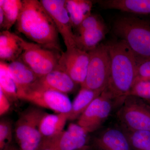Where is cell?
<instances>
[{"instance_id":"44dd1931","label":"cell","mask_w":150,"mask_h":150,"mask_svg":"<svg viewBox=\"0 0 150 150\" xmlns=\"http://www.w3.org/2000/svg\"><path fill=\"white\" fill-rule=\"evenodd\" d=\"M22 1L1 0L0 8L4 14V21L1 28L9 30L16 23L22 8Z\"/></svg>"},{"instance_id":"277c9868","label":"cell","mask_w":150,"mask_h":150,"mask_svg":"<svg viewBox=\"0 0 150 150\" xmlns=\"http://www.w3.org/2000/svg\"><path fill=\"white\" fill-rule=\"evenodd\" d=\"M41 109L31 107L25 110L15 124V137L20 150H38L43 142L39 126L46 114Z\"/></svg>"},{"instance_id":"d6a6232c","label":"cell","mask_w":150,"mask_h":150,"mask_svg":"<svg viewBox=\"0 0 150 150\" xmlns=\"http://www.w3.org/2000/svg\"><path fill=\"white\" fill-rule=\"evenodd\" d=\"M5 150H20L13 145L11 144Z\"/></svg>"},{"instance_id":"7a4b0ae2","label":"cell","mask_w":150,"mask_h":150,"mask_svg":"<svg viewBox=\"0 0 150 150\" xmlns=\"http://www.w3.org/2000/svg\"><path fill=\"white\" fill-rule=\"evenodd\" d=\"M16 29L33 43L44 48L62 51L59 33L51 16L37 0H23Z\"/></svg>"},{"instance_id":"ffe728a7","label":"cell","mask_w":150,"mask_h":150,"mask_svg":"<svg viewBox=\"0 0 150 150\" xmlns=\"http://www.w3.org/2000/svg\"><path fill=\"white\" fill-rule=\"evenodd\" d=\"M103 92L81 87L77 95L72 103L71 110L69 114V120L78 119L93 101Z\"/></svg>"},{"instance_id":"8992f818","label":"cell","mask_w":150,"mask_h":150,"mask_svg":"<svg viewBox=\"0 0 150 150\" xmlns=\"http://www.w3.org/2000/svg\"><path fill=\"white\" fill-rule=\"evenodd\" d=\"M88 53L87 74L81 87L103 92L107 87L110 73V56L107 44L100 43Z\"/></svg>"},{"instance_id":"ac0fdd59","label":"cell","mask_w":150,"mask_h":150,"mask_svg":"<svg viewBox=\"0 0 150 150\" xmlns=\"http://www.w3.org/2000/svg\"><path fill=\"white\" fill-rule=\"evenodd\" d=\"M107 27L88 30L75 34L76 47L82 51L88 52L100 44L107 33Z\"/></svg>"},{"instance_id":"83f0119b","label":"cell","mask_w":150,"mask_h":150,"mask_svg":"<svg viewBox=\"0 0 150 150\" xmlns=\"http://www.w3.org/2000/svg\"><path fill=\"white\" fill-rule=\"evenodd\" d=\"M129 95L134 96L143 100L150 101V81L137 82Z\"/></svg>"},{"instance_id":"4fadbf2b","label":"cell","mask_w":150,"mask_h":150,"mask_svg":"<svg viewBox=\"0 0 150 150\" xmlns=\"http://www.w3.org/2000/svg\"><path fill=\"white\" fill-rule=\"evenodd\" d=\"M77 85L67 73L57 69L45 76L38 78L36 81L25 91H54L67 95L74 91Z\"/></svg>"},{"instance_id":"3957f363","label":"cell","mask_w":150,"mask_h":150,"mask_svg":"<svg viewBox=\"0 0 150 150\" xmlns=\"http://www.w3.org/2000/svg\"><path fill=\"white\" fill-rule=\"evenodd\" d=\"M112 28L135 55L150 59V22L135 17H121L115 20Z\"/></svg>"},{"instance_id":"52a82bcc","label":"cell","mask_w":150,"mask_h":150,"mask_svg":"<svg viewBox=\"0 0 150 150\" xmlns=\"http://www.w3.org/2000/svg\"><path fill=\"white\" fill-rule=\"evenodd\" d=\"M117 114L122 127L133 131H150V105L139 98L126 96Z\"/></svg>"},{"instance_id":"836d02e7","label":"cell","mask_w":150,"mask_h":150,"mask_svg":"<svg viewBox=\"0 0 150 150\" xmlns=\"http://www.w3.org/2000/svg\"><path fill=\"white\" fill-rule=\"evenodd\" d=\"M79 150H94L91 146H90L87 147L83 148V149H81Z\"/></svg>"},{"instance_id":"7402d4cb","label":"cell","mask_w":150,"mask_h":150,"mask_svg":"<svg viewBox=\"0 0 150 150\" xmlns=\"http://www.w3.org/2000/svg\"><path fill=\"white\" fill-rule=\"evenodd\" d=\"M0 90L8 98L10 102L19 99L16 84L8 69V64L0 62Z\"/></svg>"},{"instance_id":"cb8c5ba5","label":"cell","mask_w":150,"mask_h":150,"mask_svg":"<svg viewBox=\"0 0 150 150\" xmlns=\"http://www.w3.org/2000/svg\"><path fill=\"white\" fill-rule=\"evenodd\" d=\"M19 36V40L16 43L4 47L0 48L1 61L12 62L19 58L22 53V47L21 44Z\"/></svg>"},{"instance_id":"30bf717a","label":"cell","mask_w":150,"mask_h":150,"mask_svg":"<svg viewBox=\"0 0 150 150\" xmlns=\"http://www.w3.org/2000/svg\"><path fill=\"white\" fill-rule=\"evenodd\" d=\"M19 99L31 102L39 107L56 113L69 114L72 103L67 94L54 91H28L18 96Z\"/></svg>"},{"instance_id":"6da1fadb","label":"cell","mask_w":150,"mask_h":150,"mask_svg":"<svg viewBox=\"0 0 150 150\" xmlns=\"http://www.w3.org/2000/svg\"><path fill=\"white\" fill-rule=\"evenodd\" d=\"M110 59V76L105 90L116 104L121 105L136 83V56L123 40L107 44Z\"/></svg>"},{"instance_id":"8fae6325","label":"cell","mask_w":150,"mask_h":150,"mask_svg":"<svg viewBox=\"0 0 150 150\" xmlns=\"http://www.w3.org/2000/svg\"><path fill=\"white\" fill-rule=\"evenodd\" d=\"M89 62L88 52L74 47L62 52L58 69L67 73L76 83L81 86L86 77Z\"/></svg>"},{"instance_id":"4dcf8cb0","label":"cell","mask_w":150,"mask_h":150,"mask_svg":"<svg viewBox=\"0 0 150 150\" xmlns=\"http://www.w3.org/2000/svg\"><path fill=\"white\" fill-rule=\"evenodd\" d=\"M38 150H58L54 145L47 141H43Z\"/></svg>"},{"instance_id":"9c48e42d","label":"cell","mask_w":150,"mask_h":150,"mask_svg":"<svg viewBox=\"0 0 150 150\" xmlns=\"http://www.w3.org/2000/svg\"><path fill=\"white\" fill-rule=\"evenodd\" d=\"M40 1L54 21L67 49L76 47L75 34L66 8V0H40Z\"/></svg>"},{"instance_id":"484cf974","label":"cell","mask_w":150,"mask_h":150,"mask_svg":"<svg viewBox=\"0 0 150 150\" xmlns=\"http://www.w3.org/2000/svg\"><path fill=\"white\" fill-rule=\"evenodd\" d=\"M136 56L137 63V81H150V59Z\"/></svg>"},{"instance_id":"4316f807","label":"cell","mask_w":150,"mask_h":150,"mask_svg":"<svg viewBox=\"0 0 150 150\" xmlns=\"http://www.w3.org/2000/svg\"><path fill=\"white\" fill-rule=\"evenodd\" d=\"M104 22L98 15L91 14L87 17L77 28V34L88 30L106 27Z\"/></svg>"},{"instance_id":"d4e9b609","label":"cell","mask_w":150,"mask_h":150,"mask_svg":"<svg viewBox=\"0 0 150 150\" xmlns=\"http://www.w3.org/2000/svg\"><path fill=\"white\" fill-rule=\"evenodd\" d=\"M12 140L11 123L7 119H1L0 121V150H5L11 144Z\"/></svg>"},{"instance_id":"1f68e13d","label":"cell","mask_w":150,"mask_h":150,"mask_svg":"<svg viewBox=\"0 0 150 150\" xmlns=\"http://www.w3.org/2000/svg\"><path fill=\"white\" fill-rule=\"evenodd\" d=\"M4 21V14L2 9L0 8V27H1Z\"/></svg>"},{"instance_id":"ba28073f","label":"cell","mask_w":150,"mask_h":150,"mask_svg":"<svg viewBox=\"0 0 150 150\" xmlns=\"http://www.w3.org/2000/svg\"><path fill=\"white\" fill-rule=\"evenodd\" d=\"M113 101L105 90L79 117L77 123L89 134L96 131L109 117Z\"/></svg>"},{"instance_id":"5bb4252c","label":"cell","mask_w":150,"mask_h":150,"mask_svg":"<svg viewBox=\"0 0 150 150\" xmlns=\"http://www.w3.org/2000/svg\"><path fill=\"white\" fill-rule=\"evenodd\" d=\"M91 146L95 150H132L121 128L105 129L93 138Z\"/></svg>"},{"instance_id":"2e32d148","label":"cell","mask_w":150,"mask_h":150,"mask_svg":"<svg viewBox=\"0 0 150 150\" xmlns=\"http://www.w3.org/2000/svg\"><path fill=\"white\" fill-rule=\"evenodd\" d=\"M68 120L69 114L67 113H46L41 119L39 126L43 141L52 139L59 136L64 131Z\"/></svg>"},{"instance_id":"9a60e30c","label":"cell","mask_w":150,"mask_h":150,"mask_svg":"<svg viewBox=\"0 0 150 150\" xmlns=\"http://www.w3.org/2000/svg\"><path fill=\"white\" fill-rule=\"evenodd\" d=\"M8 69L16 84L18 97L19 95L26 91L39 78L20 58L8 64Z\"/></svg>"},{"instance_id":"7c38bea8","label":"cell","mask_w":150,"mask_h":150,"mask_svg":"<svg viewBox=\"0 0 150 150\" xmlns=\"http://www.w3.org/2000/svg\"><path fill=\"white\" fill-rule=\"evenodd\" d=\"M89 133L77 123H71L56 138L46 140L58 150H79L91 146Z\"/></svg>"},{"instance_id":"e0dca14e","label":"cell","mask_w":150,"mask_h":150,"mask_svg":"<svg viewBox=\"0 0 150 150\" xmlns=\"http://www.w3.org/2000/svg\"><path fill=\"white\" fill-rule=\"evenodd\" d=\"M98 4L105 9L130 13L150 15V0H101Z\"/></svg>"},{"instance_id":"e575fe53","label":"cell","mask_w":150,"mask_h":150,"mask_svg":"<svg viewBox=\"0 0 150 150\" xmlns=\"http://www.w3.org/2000/svg\"><path fill=\"white\" fill-rule=\"evenodd\" d=\"M94 150H95L94 149Z\"/></svg>"},{"instance_id":"d6986e66","label":"cell","mask_w":150,"mask_h":150,"mask_svg":"<svg viewBox=\"0 0 150 150\" xmlns=\"http://www.w3.org/2000/svg\"><path fill=\"white\" fill-rule=\"evenodd\" d=\"M92 2L88 0H66V7L73 28L76 29L91 14Z\"/></svg>"},{"instance_id":"603a6c76","label":"cell","mask_w":150,"mask_h":150,"mask_svg":"<svg viewBox=\"0 0 150 150\" xmlns=\"http://www.w3.org/2000/svg\"><path fill=\"white\" fill-rule=\"evenodd\" d=\"M132 150H150V131H133L121 126Z\"/></svg>"},{"instance_id":"f546056e","label":"cell","mask_w":150,"mask_h":150,"mask_svg":"<svg viewBox=\"0 0 150 150\" xmlns=\"http://www.w3.org/2000/svg\"><path fill=\"white\" fill-rule=\"evenodd\" d=\"M10 101L3 91L0 90V115H4L10 108Z\"/></svg>"},{"instance_id":"f1b7e54d","label":"cell","mask_w":150,"mask_h":150,"mask_svg":"<svg viewBox=\"0 0 150 150\" xmlns=\"http://www.w3.org/2000/svg\"><path fill=\"white\" fill-rule=\"evenodd\" d=\"M18 40V35L9 30H3L0 33V48L7 47Z\"/></svg>"},{"instance_id":"5b68a950","label":"cell","mask_w":150,"mask_h":150,"mask_svg":"<svg viewBox=\"0 0 150 150\" xmlns=\"http://www.w3.org/2000/svg\"><path fill=\"white\" fill-rule=\"evenodd\" d=\"M19 39L23 50L20 59L38 77L58 69L61 55L60 52L44 48L33 42H28L20 37Z\"/></svg>"}]
</instances>
